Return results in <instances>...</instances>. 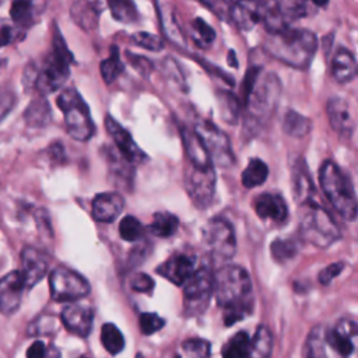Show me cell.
Masks as SVG:
<instances>
[{"mask_svg":"<svg viewBox=\"0 0 358 358\" xmlns=\"http://www.w3.org/2000/svg\"><path fill=\"white\" fill-rule=\"evenodd\" d=\"M215 299L222 308L225 326L245 319L253 309V292L249 273L241 266H225L214 275Z\"/></svg>","mask_w":358,"mask_h":358,"instance_id":"1","label":"cell"},{"mask_svg":"<svg viewBox=\"0 0 358 358\" xmlns=\"http://www.w3.org/2000/svg\"><path fill=\"white\" fill-rule=\"evenodd\" d=\"M73 60V53L69 50L57 27H55L50 52L39 64L27 66L24 84L28 83V87H34L41 95L55 92L67 81Z\"/></svg>","mask_w":358,"mask_h":358,"instance_id":"2","label":"cell"},{"mask_svg":"<svg viewBox=\"0 0 358 358\" xmlns=\"http://www.w3.org/2000/svg\"><path fill=\"white\" fill-rule=\"evenodd\" d=\"M264 48L274 59L295 69H306L316 53L317 39L309 29L287 27L268 32Z\"/></svg>","mask_w":358,"mask_h":358,"instance_id":"3","label":"cell"},{"mask_svg":"<svg viewBox=\"0 0 358 358\" xmlns=\"http://www.w3.org/2000/svg\"><path fill=\"white\" fill-rule=\"evenodd\" d=\"M281 95V83L274 73L256 78L250 91L243 98L245 131L256 134L273 116Z\"/></svg>","mask_w":358,"mask_h":358,"instance_id":"4","label":"cell"},{"mask_svg":"<svg viewBox=\"0 0 358 358\" xmlns=\"http://www.w3.org/2000/svg\"><path fill=\"white\" fill-rule=\"evenodd\" d=\"M320 187L338 213L345 221H354L357 218V196L354 186L348 176L333 161H324L319 169Z\"/></svg>","mask_w":358,"mask_h":358,"instance_id":"5","label":"cell"},{"mask_svg":"<svg viewBox=\"0 0 358 358\" xmlns=\"http://www.w3.org/2000/svg\"><path fill=\"white\" fill-rule=\"evenodd\" d=\"M301 206L298 229L305 242L316 248H327L340 239L338 225L317 200L312 199Z\"/></svg>","mask_w":358,"mask_h":358,"instance_id":"6","label":"cell"},{"mask_svg":"<svg viewBox=\"0 0 358 358\" xmlns=\"http://www.w3.org/2000/svg\"><path fill=\"white\" fill-rule=\"evenodd\" d=\"M57 106L63 112L67 133L77 141H87L95 131L90 108L74 88L63 90L57 99Z\"/></svg>","mask_w":358,"mask_h":358,"instance_id":"7","label":"cell"},{"mask_svg":"<svg viewBox=\"0 0 358 358\" xmlns=\"http://www.w3.org/2000/svg\"><path fill=\"white\" fill-rule=\"evenodd\" d=\"M183 309L187 316L201 315L213 296L214 274L210 267L196 268L183 284Z\"/></svg>","mask_w":358,"mask_h":358,"instance_id":"8","label":"cell"},{"mask_svg":"<svg viewBox=\"0 0 358 358\" xmlns=\"http://www.w3.org/2000/svg\"><path fill=\"white\" fill-rule=\"evenodd\" d=\"M203 242L210 255L218 260H229L236 250V238L232 225L224 218H211L201 229Z\"/></svg>","mask_w":358,"mask_h":358,"instance_id":"9","label":"cell"},{"mask_svg":"<svg viewBox=\"0 0 358 358\" xmlns=\"http://www.w3.org/2000/svg\"><path fill=\"white\" fill-rule=\"evenodd\" d=\"M185 187L187 190L189 197L199 208L208 207L215 193L214 164H187L185 168Z\"/></svg>","mask_w":358,"mask_h":358,"instance_id":"10","label":"cell"},{"mask_svg":"<svg viewBox=\"0 0 358 358\" xmlns=\"http://www.w3.org/2000/svg\"><path fill=\"white\" fill-rule=\"evenodd\" d=\"M50 296L56 302L78 301L90 294L88 281L74 270L57 267L49 275Z\"/></svg>","mask_w":358,"mask_h":358,"instance_id":"11","label":"cell"},{"mask_svg":"<svg viewBox=\"0 0 358 358\" xmlns=\"http://www.w3.org/2000/svg\"><path fill=\"white\" fill-rule=\"evenodd\" d=\"M194 130L204 143L214 164L228 168L235 162L229 138L220 127L208 120H200L194 126Z\"/></svg>","mask_w":358,"mask_h":358,"instance_id":"12","label":"cell"},{"mask_svg":"<svg viewBox=\"0 0 358 358\" xmlns=\"http://www.w3.org/2000/svg\"><path fill=\"white\" fill-rule=\"evenodd\" d=\"M60 319L67 331L78 337H87L92 330L94 309L87 303L73 301L62 309Z\"/></svg>","mask_w":358,"mask_h":358,"instance_id":"13","label":"cell"},{"mask_svg":"<svg viewBox=\"0 0 358 358\" xmlns=\"http://www.w3.org/2000/svg\"><path fill=\"white\" fill-rule=\"evenodd\" d=\"M105 127L116 144L120 155L130 164H141L147 159V154L137 145L131 134L122 127L112 116L105 117Z\"/></svg>","mask_w":358,"mask_h":358,"instance_id":"14","label":"cell"},{"mask_svg":"<svg viewBox=\"0 0 358 358\" xmlns=\"http://www.w3.org/2000/svg\"><path fill=\"white\" fill-rule=\"evenodd\" d=\"M25 284L20 270H13L0 278V313L11 316L18 310Z\"/></svg>","mask_w":358,"mask_h":358,"instance_id":"15","label":"cell"},{"mask_svg":"<svg viewBox=\"0 0 358 358\" xmlns=\"http://www.w3.org/2000/svg\"><path fill=\"white\" fill-rule=\"evenodd\" d=\"M357 336L358 330L355 320L345 317L338 320L331 330H327L326 341L340 357H348L355 350Z\"/></svg>","mask_w":358,"mask_h":358,"instance_id":"16","label":"cell"},{"mask_svg":"<svg viewBox=\"0 0 358 358\" xmlns=\"http://www.w3.org/2000/svg\"><path fill=\"white\" fill-rule=\"evenodd\" d=\"M49 260L43 252L36 248L25 246L21 252V275L24 278L25 288L36 285L48 273Z\"/></svg>","mask_w":358,"mask_h":358,"instance_id":"17","label":"cell"},{"mask_svg":"<svg viewBox=\"0 0 358 358\" xmlns=\"http://www.w3.org/2000/svg\"><path fill=\"white\" fill-rule=\"evenodd\" d=\"M327 117L331 129L340 136H351L355 127L354 115L347 99L341 96H331L326 105Z\"/></svg>","mask_w":358,"mask_h":358,"instance_id":"18","label":"cell"},{"mask_svg":"<svg viewBox=\"0 0 358 358\" xmlns=\"http://www.w3.org/2000/svg\"><path fill=\"white\" fill-rule=\"evenodd\" d=\"M196 270V260L187 255H175L159 264L155 271L175 285H183Z\"/></svg>","mask_w":358,"mask_h":358,"instance_id":"19","label":"cell"},{"mask_svg":"<svg viewBox=\"0 0 358 358\" xmlns=\"http://www.w3.org/2000/svg\"><path fill=\"white\" fill-rule=\"evenodd\" d=\"M108 7L106 0H76L71 6V20L84 31H92L98 27L101 14Z\"/></svg>","mask_w":358,"mask_h":358,"instance_id":"20","label":"cell"},{"mask_svg":"<svg viewBox=\"0 0 358 358\" xmlns=\"http://www.w3.org/2000/svg\"><path fill=\"white\" fill-rule=\"evenodd\" d=\"M264 10V0H238L234 3L231 21H234L242 31H250L263 20Z\"/></svg>","mask_w":358,"mask_h":358,"instance_id":"21","label":"cell"},{"mask_svg":"<svg viewBox=\"0 0 358 358\" xmlns=\"http://www.w3.org/2000/svg\"><path fill=\"white\" fill-rule=\"evenodd\" d=\"M124 207L123 197L116 192H105L95 196L91 204V213L98 222L115 221Z\"/></svg>","mask_w":358,"mask_h":358,"instance_id":"22","label":"cell"},{"mask_svg":"<svg viewBox=\"0 0 358 358\" xmlns=\"http://www.w3.org/2000/svg\"><path fill=\"white\" fill-rule=\"evenodd\" d=\"M255 211L259 218L282 224L288 217V208L282 196L277 193H262L255 200Z\"/></svg>","mask_w":358,"mask_h":358,"instance_id":"23","label":"cell"},{"mask_svg":"<svg viewBox=\"0 0 358 358\" xmlns=\"http://www.w3.org/2000/svg\"><path fill=\"white\" fill-rule=\"evenodd\" d=\"M292 189L295 200L299 206L315 199L316 196L315 185L312 183L310 175L308 173L303 161H298V164L292 166Z\"/></svg>","mask_w":358,"mask_h":358,"instance_id":"24","label":"cell"},{"mask_svg":"<svg viewBox=\"0 0 358 358\" xmlns=\"http://www.w3.org/2000/svg\"><path fill=\"white\" fill-rule=\"evenodd\" d=\"M331 73L337 83H350L357 74V62L347 49H338L331 62Z\"/></svg>","mask_w":358,"mask_h":358,"instance_id":"25","label":"cell"},{"mask_svg":"<svg viewBox=\"0 0 358 358\" xmlns=\"http://www.w3.org/2000/svg\"><path fill=\"white\" fill-rule=\"evenodd\" d=\"M267 4L270 10L287 25H289V22L295 20L305 17L308 13L305 0H271Z\"/></svg>","mask_w":358,"mask_h":358,"instance_id":"26","label":"cell"},{"mask_svg":"<svg viewBox=\"0 0 358 358\" xmlns=\"http://www.w3.org/2000/svg\"><path fill=\"white\" fill-rule=\"evenodd\" d=\"M10 17L13 24L20 29H27L35 24V6L32 0H13Z\"/></svg>","mask_w":358,"mask_h":358,"instance_id":"27","label":"cell"},{"mask_svg":"<svg viewBox=\"0 0 358 358\" xmlns=\"http://www.w3.org/2000/svg\"><path fill=\"white\" fill-rule=\"evenodd\" d=\"M179 228V220L172 213L161 211L155 213L152 222L148 225V229L152 235L158 238H169L172 236Z\"/></svg>","mask_w":358,"mask_h":358,"instance_id":"28","label":"cell"},{"mask_svg":"<svg viewBox=\"0 0 358 358\" xmlns=\"http://www.w3.org/2000/svg\"><path fill=\"white\" fill-rule=\"evenodd\" d=\"M267 176H268L267 165L259 158H252L242 172V185L246 189H253L263 185Z\"/></svg>","mask_w":358,"mask_h":358,"instance_id":"29","label":"cell"},{"mask_svg":"<svg viewBox=\"0 0 358 358\" xmlns=\"http://www.w3.org/2000/svg\"><path fill=\"white\" fill-rule=\"evenodd\" d=\"M225 358H245L250 355V337L246 331H238L232 336L221 350Z\"/></svg>","mask_w":358,"mask_h":358,"instance_id":"30","label":"cell"},{"mask_svg":"<svg viewBox=\"0 0 358 358\" xmlns=\"http://www.w3.org/2000/svg\"><path fill=\"white\" fill-rule=\"evenodd\" d=\"M312 129V122L295 112V110H288L284 116V120H282V130L291 136V137H296V138H301L303 136H306Z\"/></svg>","mask_w":358,"mask_h":358,"instance_id":"31","label":"cell"},{"mask_svg":"<svg viewBox=\"0 0 358 358\" xmlns=\"http://www.w3.org/2000/svg\"><path fill=\"white\" fill-rule=\"evenodd\" d=\"M273 351V336L266 326H259L255 331V336L250 338V355L266 358L270 357Z\"/></svg>","mask_w":358,"mask_h":358,"instance_id":"32","label":"cell"},{"mask_svg":"<svg viewBox=\"0 0 358 358\" xmlns=\"http://www.w3.org/2000/svg\"><path fill=\"white\" fill-rule=\"evenodd\" d=\"M326 334H327V329L323 326H316L310 330L303 350H302V355L305 357H324L326 355Z\"/></svg>","mask_w":358,"mask_h":358,"instance_id":"33","label":"cell"},{"mask_svg":"<svg viewBox=\"0 0 358 358\" xmlns=\"http://www.w3.org/2000/svg\"><path fill=\"white\" fill-rule=\"evenodd\" d=\"M24 117L29 126H34V127L45 126L50 119V108L46 99L43 96L34 99L31 105L27 108Z\"/></svg>","mask_w":358,"mask_h":358,"instance_id":"34","label":"cell"},{"mask_svg":"<svg viewBox=\"0 0 358 358\" xmlns=\"http://www.w3.org/2000/svg\"><path fill=\"white\" fill-rule=\"evenodd\" d=\"M124 70V64L120 60L119 49L116 45L110 46V55L99 64V71L106 84L113 83Z\"/></svg>","mask_w":358,"mask_h":358,"instance_id":"35","label":"cell"},{"mask_svg":"<svg viewBox=\"0 0 358 358\" xmlns=\"http://www.w3.org/2000/svg\"><path fill=\"white\" fill-rule=\"evenodd\" d=\"M106 4L112 13V17L123 24L137 21L138 13L133 0H106Z\"/></svg>","mask_w":358,"mask_h":358,"instance_id":"36","label":"cell"},{"mask_svg":"<svg viewBox=\"0 0 358 358\" xmlns=\"http://www.w3.org/2000/svg\"><path fill=\"white\" fill-rule=\"evenodd\" d=\"M101 343L103 348L112 354L116 355L124 348V338L120 330L113 323H105L101 329Z\"/></svg>","mask_w":358,"mask_h":358,"instance_id":"37","label":"cell"},{"mask_svg":"<svg viewBox=\"0 0 358 358\" xmlns=\"http://www.w3.org/2000/svg\"><path fill=\"white\" fill-rule=\"evenodd\" d=\"M190 36L199 48H208L215 39V31L200 17L192 21Z\"/></svg>","mask_w":358,"mask_h":358,"instance_id":"38","label":"cell"},{"mask_svg":"<svg viewBox=\"0 0 358 358\" xmlns=\"http://www.w3.org/2000/svg\"><path fill=\"white\" fill-rule=\"evenodd\" d=\"M270 253L277 263H285L294 259L298 253V243L289 238H278L271 242Z\"/></svg>","mask_w":358,"mask_h":358,"instance_id":"39","label":"cell"},{"mask_svg":"<svg viewBox=\"0 0 358 358\" xmlns=\"http://www.w3.org/2000/svg\"><path fill=\"white\" fill-rule=\"evenodd\" d=\"M143 232H144V228L136 217L126 215L122 218L119 224V235L123 241L136 242L143 236Z\"/></svg>","mask_w":358,"mask_h":358,"instance_id":"40","label":"cell"},{"mask_svg":"<svg viewBox=\"0 0 358 358\" xmlns=\"http://www.w3.org/2000/svg\"><path fill=\"white\" fill-rule=\"evenodd\" d=\"M211 345L207 340L203 338H189L180 344V355L204 358L210 355Z\"/></svg>","mask_w":358,"mask_h":358,"instance_id":"41","label":"cell"},{"mask_svg":"<svg viewBox=\"0 0 358 358\" xmlns=\"http://www.w3.org/2000/svg\"><path fill=\"white\" fill-rule=\"evenodd\" d=\"M220 108H221V117L227 120L229 124H234L239 115V103L236 98L229 92H222L220 95Z\"/></svg>","mask_w":358,"mask_h":358,"instance_id":"42","label":"cell"},{"mask_svg":"<svg viewBox=\"0 0 358 358\" xmlns=\"http://www.w3.org/2000/svg\"><path fill=\"white\" fill-rule=\"evenodd\" d=\"M138 324H140L141 333L144 336H150V334L161 330L165 326V320L154 312H144L140 315Z\"/></svg>","mask_w":358,"mask_h":358,"instance_id":"43","label":"cell"},{"mask_svg":"<svg viewBox=\"0 0 358 358\" xmlns=\"http://www.w3.org/2000/svg\"><path fill=\"white\" fill-rule=\"evenodd\" d=\"M131 42L136 43L137 46L140 48H144L147 50H151V52H158L164 48V43L162 41L154 35V34H150V32H134L131 36H130Z\"/></svg>","mask_w":358,"mask_h":358,"instance_id":"44","label":"cell"},{"mask_svg":"<svg viewBox=\"0 0 358 358\" xmlns=\"http://www.w3.org/2000/svg\"><path fill=\"white\" fill-rule=\"evenodd\" d=\"M220 20L231 21V11L235 0H200Z\"/></svg>","mask_w":358,"mask_h":358,"instance_id":"45","label":"cell"},{"mask_svg":"<svg viewBox=\"0 0 358 358\" xmlns=\"http://www.w3.org/2000/svg\"><path fill=\"white\" fill-rule=\"evenodd\" d=\"M21 29L17 28L14 24H11L10 21L0 18V48L10 45L11 42H14L18 36Z\"/></svg>","mask_w":358,"mask_h":358,"instance_id":"46","label":"cell"},{"mask_svg":"<svg viewBox=\"0 0 358 358\" xmlns=\"http://www.w3.org/2000/svg\"><path fill=\"white\" fill-rule=\"evenodd\" d=\"M130 287L136 292H150L154 288V281L145 273H136L130 280Z\"/></svg>","mask_w":358,"mask_h":358,"instance_id":"47","label":"cell"},{"mask_svg":"<svg viewBox=\"0 0 358 358\" xmlns=\"http://www.w3.org/2000/svg\"><path fill=\"white\" fill-rule=\"evenodd\" d=\"M344 270V263L343 262H337V263H331L327 267H324L320 273H319V281L320 284H329L331 282L333 278H336L341 271Z\"/></svg>","mask_w":358,"mask_h":358,"instance_id":"48","label":"cell"},{"mask_svg":"<svg viewBox=\"0 0 358 358\" xmlns=\"http://www.w3.org/2000/svg\"><path fill=\"white\" fill-rule=\"evenodd\" d=\"M15 105V95L10 90H0V122Z\"/></svg>","mask_w":358,"mask_h":358,"instance_id":"49","label":"cell"},{"mask_svg":"<svg viewBox=\"0 0 358 358\" xmlns=\"http://www.w3.org/2000/svg\"><path fill=\"white\" fill-rule=\"evenodd\" d=\"M131 64L143 74V76H148L152 70V64L148 59L145 57H141V56H137V55H131V53H127Z\"/></svg>","mask_w":358,"mask_h":358,"instance_id":"50","label":"cell"},{"mask_svg":"<svg viewBox=\"0 0 358 358\" xmlns=\"http://www.w3.org/2000/svg\"><path fill=\"white\" fill-rule=\"evenodd\" d=\"M45 355H48V347H46V344H45L43 341H41V340L34 341V343L29 345V348L27 350V357H28V358H42V357H45Z\"/></svg>","mask_w":358,"mask_h":358,"instance_id":"51","label":"cell"},{"mask_svg":"<svg viewBox=\"0 0 358 358\" xmlns=\"http://www.w3.org/2000/svg\"><path fill=\"white\" fill-rule=\"evenodd\" d=\"M228 64L231 67H238V59H236V55L234 50L228 52Z\"/></svg>","mask_w":358,"mask_h":358,"instance_id":"52","label":"cell"},{"mask_svg":"<svg viewBox=\"0 0 358 358\" xmlns=\"http://www.w3.org/2000/svg\"><path fill=\"white\" fill-rule=\"evenodd\" d=\"M317 7H324V6H327V3H329V0H312Z\"/></svg>","mask_w":358,"mask_h":358,"instance_id":"53","label":"cell"},{"mask_svg":"<svg viewBox=\"0 0 358 358\" xmlns=\"http://www.w3.org/2000/svg\"><path fill=\"white\" fill-rule=\"evenodd\" d=\"M4 63H6V60H3V59H0V70H1V67L4 66Z\"/></svg>","mask_w":358,"mask_h":358,"instance_id":"54","label":"cell"}]
</instances>
